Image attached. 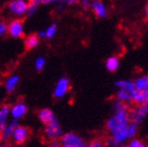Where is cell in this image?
Here are the masks:
<instances>
[{"mask_svg": "<svg viewBox=\"0 0 148 147\" xmlns=\"http://www.w3.org/2000/svg\"><path fill=\"white\" fill-rule=\"evenodd\" d=\"M114 115L106 122V129L110 138L116 142L117 146H122L128 140L127 138V125L129 120V109L127 104L116 100L112 104Z\"/></svg>", "mask_w": 148, "mask_h": 147, "instance_id": "cell-1", "label": "cell"}, {"mask_svg": "<svg viewBox=\"0 0 148 147\" xmlns=\"http://www.w3.org/2000/svg\"><path fill=\"white\" fill-rule=\"evenodd\" d=\"M114 86L118 88L117 93H116V100L127 105L134 103V96L137 91L134 81L118 80L114 82Z\"/></svg>", "mask_w": 148, "mask_h": 147, "instance_id": "cell-2", "label": "cell"}, {"mask_svg": "<svg viewBox=\"0 0 148 147\" xmlns=\"http://www.w3.org/2000/svg\"><path fill=\"white\" fill-rule=\"evenodd\" d=\"M43 133H44V138L49 142L54 141V140H60V138L63 135V130L57 118L53 122H51L49 124L44 125Z\"/></svg>", "mask_w": 148, "mask_h": 147, "instance_id": "cell-3", "label": "cell"}, {"mask_svg": "<svg viewBox=\"0 0 148 147\" xmlns=\"http://www.w3.org/2000/svg\"><path fill=\"white\" fill-rule=\"evenodd\" d=\"M27 0H11L8 4V11L16 18H21L27 13Z\"/></svg>", "mask_w": 148, "mask_h": 147, "instance_id": "cell-4", "label": "cell"}, {"mask_svg": "<svg viewBox=\"0 0 148 147\" xmlns=\"http://www.w3.org/2000/svg\"><path fill=\"white\" fill-rule=\"evenodd\" d=\"M60 143L63 147H85L86 143L82 137L75 133H63L60 138Z\"/></svg>", "mask_w": 148, "mask_h": 147, "instance_id": "cell-5", "label": "cell"}, {"mask_svg": "<svg viewBox=\"0 0 148 147\" xmlns=\"http://www.w3.org/2000/svg\"><path fill=\"white\" fill-rule=\"evenodd\" d=\"M148 115V100L142 104L137 105L136 107L129 109V120L137 124H141L145 117Z\"/></svg>", "mask_w": 148, "mask_h": 147, "instance_id": "cell-6", "label": "cell"}, {"mask_svg": "<svg viewBox=\"0 0 148 147\" xmlns=\"http://www.w3.org/2000/svg\"><path fill=\"white\" fill-rule=\"evenodd\" d=\"M69 89H71V82H69V78L62 77L56 83V86L54 88L53 95L57 99H62V98H64L69 93Z\"/></svg>", "mask_w": 148, "mask_h": 147, "instance_id": "cell-7", "label": "cell"}, {"mask_svg": "<svg viewBox=\"0 0 148 147\" xmlns=\"http://www.w3.org/2000/svg\"><path fill=\"white\" fill-rule=\"evenodd\" d=\"M8 34L15 39L22 38L24 35V25L20 19H15L8 24Z\"/></svg>", "mask_w": 148, "mask_h": 147, "instance_id": "cell-8", "label": "cell"}, {"mask_svg": "<svg viewBox=\"0 0 148 147\" xmlns=\"http://www.w3.org/2000/svg\"><path fill=\"white\" fill-rule=\"evenodd\" d=\"M29 138V130L25 126H21L18 125L16 129L14 130V133L12 136V140L14 143L17 145H21L23 143H25L27 141V139Z\"/></svg>", "mask_w": 148, "mask_h": 147, "instance_id": "cell-9", "label": "cell"}, {"mask_svg": "<svg viewBox=\"0 0 148 147\" xmlns=\"http://www.w3.org/2000/svg\"><path fill=\"white\" fill-rule=\"evenodd\" d=\"M18 125H19V122H18L17 119H13L10 122H8L5 127L0 131V142L1 143H5V142L8 143V141L12 139L14 130L16 129Z\"/></svg>", "mask_w": 148, "mask_h": 147, "instance_id": "cell-10", "label": "cell"}, {"mask_svg": "<svg viewBox=\"0 0 148 147\" xmlns=\"http://www.w3.org/2000/svg\"><path fill=\"white\" fill-rule=\"evenodd\" d=\"M91 11L99 19H104L107 16V8L101 0H91Z\"/></svg>", "mask_w": 148, "mask_h": 147, "instance_id": "cell-11", "label": "cell"}, {"mask_svg": "<svg viewBox=\"0 0 148 147\" xmlns=\"http://www.w3.org/2000/svg\"><path fill=\"white\" fill-rule=\"evenodd\" d=\"M27 113V106L24 102H17L11 106V117L12 119H22Z\"/></svg>", "mask_w": 148, "mask_h": 147, "instance_id": "cell-12", "label": "cell"}, {"mask_svg": "<svg viewBox=\"0 0 148 147\" xmlns=\"http://www.w3.org/2000/svg\"><path fill=\"white\" fill-rule=\"evenodd\" d=\"M38 119L40 120V122L42 124L46 125L54 121L56 119V116H55L54 111L51 109H49V108H42L38 113Z\"/></svg>", "mask_w": 148, "mask_h": 147, "instance_id": "cell-13", "label": "cell"}, {"mask_svg": "<svg viewBox=\"0 0 148 147\" xmlns=\"http://www.w3.org/2000/svg\"><path fill=\"white\" fill-rule=\"evenodd\" d=\"M20 82V78L17 75H13V76H10L8 79L4 81V88H5V91L9 93H14L16 91V88L18 87V84Z\"/></svg>", "mask_w": 148, "mask_h": 147, "instance_id": "cell-14", "label": "cell"}, {"mask_svg": "<svg viewBox=\"0 0 148 147\" xmlns=\"http://www.w3.org/2000/svg\"><path fill=\"white\" fill-rule=\"evenodd\" d=\"M11 116V106L4 104L0 107V131L8 124V119Z\"/></svg>", "mask_w": 148, "mask_h": 147, "instance_id": "cell-15", "label": "cell"}, {"mask_svg": "<svg viewBox=\"0 0 148 147\" xmlns=\"http://www.w3.org/2000/svg\"><path fill=\"white\" fill-rule=\"evenodd\" d=\"M134 84L136 89L139 91H148V75H142L134 80Z\"/></svg>", "mask_w": 148, "mask_h": 147, "instance_id": "cell-16", "label": "cell"}, {"mask_svg": "<svg viewBox=\"0 0 148 147\" xmlns=\"http://www.w3.org/2000/svg\"><path fill=\"white\" fill-rule=\"evenodd\" d=\"M40 42V37L38 35H29L24 40V46L26 49H34L39 45Z\"/></svg>", "mask_w": 148, "mask_h": 147, "instance_id": "cell-17", "label": "cell"}, {"mask_svg": "<svg viewBox=\"0 0 148 147\" xmlns=\"http://www.w3.org/2000/svg\"><path fill=\"white\" fill-rule=\"evenodd\" d=\"M105 66H106V69H107L108 71H111V73L116 71L120 66L119 58H118V57H116V56L109 57L108 59L106 60Z\"/></svg>", "mask_w": 148, "mask_h": 147, "instance_id": "cell-18", "label": "cell"}, {"mask_svg": "<svg viewBox=\"0 0 148 147\" xmlns=\"http://www.w3.org/2000/svg\"><path fill=\"white\" fill-rule=\"evenodd\" d=\"M138 131H139V124L131 121L129 122L128 125H127V138H128V140L136 138L138 135Z\"/></svg>", "mask_w": 148, "mask_h": 147, "instance_id": "cell-19", "label": "cell"}, {"mask_svg": "<svg viewBox=\"0 0 148 147\" xmlns=\"http://www.w3.org/2000/svg\"><path fill=\"white\" fill-rule=\"evenodd\" d=\"M41 4V0H29V5H27V13L26 15H31L35 14L36 11L38 10V8Z\"/></svg>", "mask_w": 148, "mask_h": 147, "instance_id": "cell-20", "label": "cell"}, {"mask_svg": "<svg viewBox=\"0 0 148 147\" xmlns=\"http://www.w3.org/2000/svg\"><path fill=\"white\" fill-rule=\"evenodd\" d=\"M147 101V97H146V93L144 91H136L134 93V104H142L144 102Z\"/></svg>", "mask_w": 148, "mask_h": 147, "instance_id": "cell-21", "label": "cell"}, {"mask_svg": "<svg viewBox=\"0 0 148 147\" xmlns=\"http://www.w3.org/2000/svg\"><path fill=\"white\" fill-rule=\"evenodd\" d=\"M57 34V24H51L49 27L45 30V38L46 39H51V38H54Z\"/></svg>", "mask_w": 148, "mask_h": 147, "instance_id": "cell-22", "label": "cell"}, {"mask_svg": "<svg viewBox=\"0 0 148 147\" xmlns=\"http://www.w3.org/2000/svg\"><path fill=\"white\" fill-rule=\"evenodd\" d=\"M45 64H46V60H45V58H43V57H38V58H36V60H35V62H34V66L37 71H43V68L45 67Z\"/></svg>", "mask_w": 148, "mask_h": 147, "instance_id": "cell-23", "label": "cell"}, {"mask_svg": "<svg viewBox=\"0 0 148 147\" xmlns=\"http://www.w3.org/2000/svg\"><path fill=\"white\" fill-rule=\"evenodd\" d=\"M128 146L129 147H145L146 144L142 140H140V139L132 138V139H130V141H129Z\"/></svg>", "mask_w": 148, "mask_h": 147, "instance_id": "cell-24", "label": "cell"}, {"mask_svg": "<svg viewBox=\"0 0 148 147\" xmlns=\"http://www.w3.org/2000/svg\"><path fill=\"white\" fill-rule=\"evenodd\" d=\"M104 142L102 141V140H100V139H94L92 141L90 142L88 144V146L90 147H103L104 146Z\"/></svg>", "mask_w": 148, "mask_h": 147, "instance_id": "cell-25", "label": "cell"}, {"mask_svg": "<svg viewBox=\"0 0 148 147\" xmlns=\"http://www.w3.org/2000/svg\"><path fill=\"white\" fill-rule=\"evenodd\" d=\"M8 33V24L4 21L0 20V38Z\"/></svg>", "mask_w": 148, "mask_h": 147, "instance_id": "cell-26", "label": "cell"}, {"mask_svg": "<svg viewBox=\"0 0 148 147\" xmlns=\"http://www.w3.org/2000/svg\"><path fill=\"white\" fill-rule=\"evenodd\" d=\"M80 3L84 10H89L91 8V0H80Z\"/></svg>", "mask_w": 148, "mask_h": 147, "instance_id": "cell-27", "label": "cell"}, {"mask_svg": "<svg viewBox=\"0 0 148 147\" xmlns=\"http://www.w3.org/2000/svg\"><path fill=\"white\" fill-rule=\"evenodd\" d=\"M79 0H60V3H62L64 6H69V5H74V4H77Z\"/></svg>", "mask_w": 148, "mask_h": 147, "instance_id": "cell-28", "label": "cell"}, {"mask_svg": "<svg viewBox=\"0 0 148 147\" xmlns=\"http://www.w3.org/2000/svg\"><path fill=\"white\" fill-rule=\"evenodd\" d=\"M60 3V0H41V4H51V3Z\"/></svg>", "mask_w": 148, "mask_h": 147, "instance_id": "cell-29", "label": "cell"}, {"mask_svg": "<svg viewBox=\"0 0 148 147\" xmlns=\"http://www.w3.org/2000/svg\"><path fill=\"white\" fill-rule=\"evenodd\" d=\"M49 146H51V147H60V146H61V143H60V141H58V140H54V141L49 142Z\"/></svg>", "mask_w": 148, "mask_h": 147, "instance_id": "cell-30", "label": "cell"}, {"mask_svg": "<svg viewBox=\"0 0 148 147\" xmlns=\"http://www.w3.org/2000/svg\"><path fill=\"white\" fill-rule=\"evenodd\" d=\"M144 15H145L146 19H148V2L145 5V9H144Z\"/></svg>", "mask_w": 148, "mask_h": 147, "instance_id": "cell-31", "label": "cell"}, {"mask_svg": "<svg viewBox=\"0 0 148 147\" xmlns=\"http://www.w3.org/2000/svg\"><path fill=\"white\" fill-rule=\"evenodd\" d=\"M38 36H39L40 38H45V31H41V32H39V34H38Z\"/></svg>", "mask_w": 148, "mask_h": 147, "instance_id": "cell-32", "label": "cell"}, {"mask_svg": "<svg viewBox=\"0 0 148 147\" xmlns=\"http://www.w3.org/2000/svg\"><path fill=\"white\" fill-rule=\"evenodd\" d=\"M145 93H146V97H147V100H148V91H145Z\"/></svg>", "mask_w": 148, "mask_h": 147, "instance_id": "cell-33", "label": "cell"}, {"mask_svg": "<svg viewBox=\"0 0 148 147\" xmlns=\"http://www.w3.org/2000/svg\"><path fill=\"white\" fill-rule=\"evenodd\" d=\"M27 1H29V0H27Z\"/></svg>", "mask_w": 148, "mask_h": 147, "instance_id": "cell-34", "label": "cell"}]
</instances>
